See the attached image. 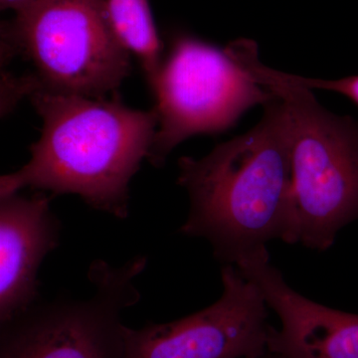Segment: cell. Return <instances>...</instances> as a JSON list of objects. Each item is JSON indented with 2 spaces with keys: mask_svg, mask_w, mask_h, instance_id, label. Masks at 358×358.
<instances>
[{
  "mask_svg": "<svg viewBox=\"0 0 358 358\" xmlns=\"http://www.w3.org/2000/svg\"><path fill=\"white\" fill-rule=\"evenodd\" d=\"M226 48L284 106L292 166L291 224L285 243L327 251L339 231L358 220V122L329 112L312 90L263 65L252 40H236Z\"/></svg>",
  "mask_w": 358,
  "mask_h": 358,
  "instance_id": "obj_3",
  "label": "cell"
},
{
  "mask_svg": "<svg viewBox=\"0 0 358 358\" xmlns=\"http://www.w3.org/2000/svg\"><path fill=\"white\" fill-rule=\"evenodd\" d=\"M9 24L18 54L32 63L46 91L106 98L131 75V54L103 0H34Z\"/></svg>",
  "mask_w": 358,
  "mask_h": 358,
  "instance_id": "obj_4",
  "label": "cell"
},
{
  "mask_svg": "<svg viewBox=\"0 0 358 358\" xmlns=\"http://www.w3.org/2000/svg\"><path fill=\"white\" fill-rule=\"evenodd\" d=\"M178 183L189 196L179 232L210 244L222 265L268 257L273 240L286 242L291 224L292 166L288 124L279 99L265 105L248 133L202 159L183 157Z\"/></svg>",
  "mask_w": 358,
  "mask_h": 358,
  "instance_id": "obj_1",
  "label": "cell"
},
{
  "mask_svg": "<svg viewBox=\"0 0 358 358\" xmlns=\"http://www.w3.org/2000/svg\"><path fill=\"white\" fill-rule=\"evenodd\" d=\"M59 234L60 222L44 192L0 196V327L36 301L39 268Z\"/></svg>",
  "mask_w": 358,
  "mask_h": 358,
  "instance_id": "obj_9",
  "label": "cell"
},
{
  "mask_svg": "<svg viewBox=\"0 0 358 358\" xmlns=\"http://www.w3.org/2000/svg\"><path fill=\"white\" fill-rule=\"evenodd\" d=\"M30 101L42 122L29 162L0 176V196L24 188L75 194L117 218L129 215V183L148 159L157 131L154 109L120 100L63 95L40 88Z\"/></svg>",
  "mask_w": 358,
  "mask_h": 358,
  "instance_id": "obj_2",
  "label": "cell"
},
{
  "mask_svg": "<svg viewBox=\"0 0 358 358\" xmlns=\"http://www.w3.org/2000/svg\"><path fill=\"white\" fill-rule=\"evenodd\" d=\"M150 90L157 126L147 159L155 167L188 138L226 131L251 108L277 99L225 48L186 34L173 37Z\"/></svg>",
  "mask_w": 358,
  "mask_h": 358,
  "instance_id": "obj_5",
  "label": "cell"
},
{
  "mask_svg": "<svg viewBox=\"0 0 358 358\" xmlns=\"http://www.w3.org/2000/svg\"><path fill=\"white\" fill-rule=\"evenodd\" d=\"M281 75L287 81L301 85L308 89H322L336 92V93L348 96L358 106V75L339 80L308 79V78L296 76V75L282 72H281Z\"/></svg>",
  "mask_w": 358,
  "mask_h": 358,
  "instance_id": "obj_11",
  "label": "cell"
},
{
  "mask_svg": "<svg viewBox=\"0 0 358 358\" xmlns=\"http://www.w3.org/2000/svg\"><path fill=\"white\" fill-rule=\"evenodd\" d=\"M113 27L131 55L138 59L148 86L162 62V47L148 0H103Z\"/></svg>",
  "mask_w": 358,
  "mask_h": 358,
  "instance_id": "obj_10",
  "label": "cell"
},
{
  "mask_svg": "<svg viewBox=\"0 0 358 358\" xmlns=\"http://www.w3.org/2000/svg\"><path fill=\"white\" fill-rule=\"evenodd\" d=\"M262 293L279 317L267 350L284 358H358V315L320 305L298 293L285 281L270 257L235 266Z\"/></svg>",
  "mask_w": 358,
  "mask_h": 358,
  "instance_id": "obj_8",
  "label": "cell"
},
{
  "mask_svg": "<svg viewBox=\"0 0 358 358\" xmlns=\"http://www.w3.org/2000/svg\"><path fill=\"white\" fill-rule=\"evenodd\" d=\"M147 264L94 263L90 298L33 303L0 327V358H124L122 315L140 300L134 281Z\"/></svg>",
  "mask_w": 358,
  "mask_h": 358,
  "instance_id": "obj_6",
  "label": "cell"
},
{
  "mask_svg": "<svg viewBox=\"0 0 358 358\" xmlns=\"http://www.w3.org/2000/svg\"><path fill=\"white\" fill-rule=\"evenodd\" d=\"M215 303L173 322L126 327L124 358H250L267 350L268 307L233 265L221 268Z\"/></svg>",
  "mask_w": 358,
  "mask_h": 358,
  "instance_id": "obj_7",
  "label": "cell"
},
{
  "mask_svg": "<svg viewBox=\"0 0 358 358\" xmlns=\"http://www.w3.org/2000/svg\"><path fill=\"white\" fill-rule=\"evenodd\" d=\"M250 358H284L282 355H278V353L270 352V350H266L261 355H256V357Z\"/></svg>",
  "mask_w": 358,
  "mask_h": 358,
  "instance_id": "obj_14",
  "label": "cell"
},
{
  "mask_svg": "<svg viewBox=\"0 0 358 358\" xmlns=\"http://www.w3.org/2000/svg\"><path fill=\"white\" fill-rule=\"evenodd\" d=\"M33 1L34 0H0V13L6 10H14L17 13Z\"/></svg>",
  "mask_w": 358,
  "mask_h": 358,
  "instance_id": "obj_12",
  "label": "cell"
},
{
  "mask_svg": "<svg viewBox=\"0 0 358 358\" xmlns=\"http://www.w3.org/2000/svg\"><path fill=\"white\" fill-rule=\"evenodd\" d=\"M10 37V24L8 21L0 20V39Z\"/></svg>",
  "mask_w": 358,
  "mask_h": 358,
  "instance_id": "obj_13",
  "label": "cell"
}]
</instances>
